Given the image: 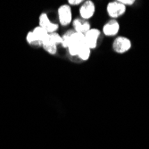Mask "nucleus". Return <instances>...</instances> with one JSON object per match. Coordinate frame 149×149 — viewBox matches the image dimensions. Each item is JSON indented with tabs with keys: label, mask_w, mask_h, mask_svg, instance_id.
<instances>
[{
	"label": "nucleus",
	"mask_w": 149,
	"mask_h": 149,
	"mask_svg": "<svg viewBox=\"0 0 149 149\" xmlns=\"http://www.w3.org/2000/svg\"><path fill=\"white\" fill-rule=\"evenodd\" d=\"M59 23L62 26H68L72 22V12L69 5H63L57 10Z\"/></svg>",
	"instance_id": "1"
},
{
	"label": "nucleus",
	"mask_w": 149,
	"mask_h": 149,
	"mask_svg": "<svg viewBox=\"0 0 149 149\" xmlns=\"http://www.w3.org/2000/svg\"><path fill=\"white\" fill-rule=\"evenodd\" d=\"M106 11L108 15L113 20H115L116 18L124 15L126 12V6L118 1L110 2L106 6Z\"/></svg>",
	"instance_id": "2"
},
{
	"label": "nucleus",
	"mask_w": 149,
	"mask_h": 149,
	"mask_svg": "<svg viewBox=\"0 0 149 149\" xmlns=\"http://www.w3.org/2000/svg\"><path fill=\"white\" fill-rule=\"evenodd\" d=\"M95 12H96V6L93 1L91 0H87L84 1L79 7V16L80 19L88 21V19L92 18L95 15Z\"/></svg>",
	"instance_id": "3"
},
{
	"label": "nucleus",
	"mask_w": 149,
	"mask_h": 149,
	"mask_svg": "<svg viewBox=\"0 0 149 149\" xmlns=\"http://www.w3.org/2000/svg\"><path fill=\"white\" fill-rule=\"evenodd\" d=\"M131 47V41L125 37H118L113 43V50L118 54H124Z\"/></svg>",
	"instance_id": "4"
},
{
	"label": "nucleus",
	"mask_w": 149,
	"mask_h": 149,
	"mask_svg": "<svg viewBox=\"0 0 149 149\" xmlns=\"http://www.w3.org/2000/svg\"><path fill=\"white\" fill-rule=\"evenodd\" d=\"M100 34L101 31L97 29H90L85 34V43L88 48L94 49L97 47Z\"/></svg>",
	"instance_id": "5"
},
{
	"label": "nucleus",
	"mask_w": 149,
	"mask_h": 149,
	"mask_svg": "<svg viewBox=\"0 0 149 149\" xmlns=\"http://www.w3.org/2000/svg\"><path fill=\"white\" fill-rule=\"evenodd\" d=\"M120 31V24L116 20H110L103 27V32L107 37H113L118 34Z\"/></svg>",
	"instance_id": "6"
},
{
	"label": "nucleus",
	"mask_w": 149,
	"mask_h": 149,
	"mask_svg": "<svg viewBox=\"0 0 149 149\" xmlns=\"http://www.w3.org/2000/svg\"><path fill=\"white\" fill-rule=\"evenodd\" d=\"M72 26H73V31L77 33H80L85 35L91 28H90V23L88 21L82 20L80 18H77L72 21Z\"/></svg>",
	"instance_id": "7"
},
{
	"label": "nucleus",
	"mask_w": 149,
	"mask_h": 149,
	"mask_svg": "<svg viewBox=\"0 0 149 149\" xmlns=\"http://www.w3.org/2000/svg\"><path fill=\"white\" fill-rule=\"evenodd\" d=\"M32 32L36 36V38L38 39V41L41 43V45L49 38L48 32L45 29L41 28V27H39V26H37L36 28H34V30L32 31Z\"/></svg>",
	"instance_id": "8"
},
{
	"label": "nucleus",
	"mask_w": 149,
	"mask_h": 149,
	"mask_svg": "<svg viewBox=\"0 0 149 149\" xmlns=\"http://www.w3.org/2000/svg\"><path fill=\"white\" fill-rule=\"evenodd\" d=\"M42 47L48 54H50V55H56V54L57 53V47L58 46L55 43H53L49 39V38L42 44Z\"/></svg>",
	"instance_id": "9"
},
{
	"label": "nucleus",
	"mask_w": 149,
	"mask_h": 149,
	"mask_svg": "<svg viewBox=\"0 0 149 149\" xmlns=\"http://www.w3.org/2000/svg\"><path fill=\"white\" fill-rule=\"evenodd\" d=\"M90 54H91V49L88 48L87 47V45H84L79 49L77 57H79L80 60H82V61H87L90 57Z\"/></svg>",
	"instance_id": "10"
},
{
	"label": "nucleus",
	"mask_w": 149,
	"mask_h": 149,
	"mask_svg": "<svg viewBox=\"0 0 149 149\" xmlns=\"http://www.w3.org/2000/svg\"><path fill=\"white\" fill-rule=\"evenodd\" d=\"M26 41L29 45L31 46H33V47H40L42 46L41 43L38 41V39L36 38V36L33 34L32 31H29L27 33V36H26Z\"/></svg>",
	"instance_id": "11"
},
{
	"label": "nucleus",
	"mask_w": 149,
	"mask_h": 149,
	"mask_svg": "<svg viewBox=\"0 0 149 149\" xmlns=\"http://www.w3.org/2000/svg\"><path fill=\"white\" fill-rule=\"evenodd\" d=\"M50 23H51V21L46 13H43L39 15V18H38V24H39L38 26L39 27H41V28L46 30Z\"/></svg>",
	"instance_id": "12"
},
{
	"label": "nucleus",
	"mask_w": 149,
	"mask_h": 149,
	"mask_svg": "<svg viewBox=\"0 0 149 149\" xmlns=\"http://www.w3.org/2000/svg\"><path fill=\"white\" fill-rule=\"evenodd\" d=\"M49 39L51 40L53 43L56 44L57 46L58 45H62V43H63L62 36H60L57 32L53 33V34H49Z\"/></svg>",
	"instance_id": "13"
},
{
	"label": "nucleus",
	"mask_w": 149,
	"mask_h": 149,
	"mask_svg": "<svg viewBox=\"0 0 149 149\" xmlns=\"http://www.w3.org/2000/svg\"><path fill=\"white\" fill-rule=\"evenodd\" d=\"M59 29V25L57 23L55 22H52L48 25V27L46 29V31L48 32V34H53V33H56Z\"/></svg>",
	"instance_id": "14"
},
{
	"label": "nucleus",
	"mask_w": 149,
	"mask_h": 149,
	"mask_svg": "<svg viewBox=\"0 0 149 149\" xmlns=\"http://www.w3.org/2000/svg\"><path fill=\"white\" fill-rule=\"evenodd\" d=\"M118 2H120V4L126 6H131L135 3V0H119Z\"/></svg>",
	"instance_id": "15"
},
{
	"label": "nucleus",
	"mask_w": 149,
	"mask_h": 149,
	"mask_svg": "<svg viewBox=\"0 0 149 149\" xmlns=\"http://www.w3.org/2000/svg\"><path fill=\"white\" fill-rule=\"evenodd\" d=\"M84 1L83 0H69L68 3L69 6H79L80 4H82Z\"/></svg>",
	"instance_id": "16"
}]
</instances>
